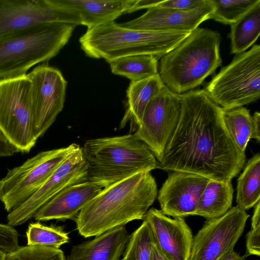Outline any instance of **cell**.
Masks as SVG:
<instances>
[{"label": "cell", "instance_id": "cell-1", "mask_svg": "<svg viewBox=\"0 0 260 260\" xmlns=\"http://www.w3.org/2000/svg\"><path fill=\"white\" fill-rule=\"evenodd\" d=\"M221 109L204 89L181 94L179 119L158 162L159 168L216 181H231L237 176L246 156L226 130Z\"/></svg>", "mask_w": 260, "mask_h": 260}, {"label": "cell", "instance_id": "cell-2", "mask_svg": "<svg viewBox=\"0 0 260 260\" xmlns=\"http://www.w3.org/2000/svg\"><path fill=\"white\" fill-rule=\"evenodd\" d=\"M157 196V184L150 172L133 175L104 188L88 203L75 219L77 230L88 238L144 220Z\"/></svg>", "mask_w": 260, "mask_h": 260}, {"label": "cell", "instance_id": "cell-3", "mask_svg": "<svg viewBox=\"0 0 260 260\" xmlns=\"http://www.w3.org/2000/svg\"><path fill=\"white\" fill-rule=\"evenodd\" d=\"M82 151L87 165V180L103 188L159 168L154 154L134 134L88 140Z\"/></svg>", "mask_w": 260, "mask_h": 260}, {"label": "cell", "instance_id": "cell-4", "mask_svg": "<svg viewBox=\"0 0 260 260\" xmlns=\"http://www.w3.org/2000/svg\"><path fill=\"white\" fill-rule=\"evenodd\" d=\"M221 36L215 30L198 27L164 55L158 74L172 91L182 94L202 84L221 64Z\"/></svg>", "mask_w": 260, "mask_h": 260}, {"label": "cell", "instance_id": "cell-5", "mask_svg": "<svg viewBox=\"0 0 260 260\" xmlns=\"http://www.w3.org/2000/svg\"><path fill=\"white\" fill-rule=\"evenodd\" d=\"M191 32L129 29L114 21L87 29L79 39L86 55L109 63L121 57L151 55L157 59L175 48Z\"/></svg>", "mask_w": 260, "mask_h": 260}, {"label": "cell", "instance_id": "cell-6", "mask_svg": "<svg viewBox=\"0 0 260 260\" xmlns=\"http://www.w3.org/2000/svg\"><path fill=\"white\" fill-rule=\"evenodd\" d=\"M76 25L44 23L0 40V80L26 75L33 66L55 56Z\"/></svg>", "mask_w": 260, "mask_h": 260}, {"label": "cell", "instance_id": "cell-7", "mask_svg": "<svg viewBox=\"0 0 260 260\" xmlns=\"http://www.w3.org/2000/svg\"><path fill=\"white\" fill-rule=\"evenodd\" d=\"M209 98L223 109L256 102L260 96V46L236 54L206 87Z\"/></svg>", "mask_w": 260, "mask_h": 260}, {"label": "cell", "instance_id": "cell-8", "mask_svg": "<svg viewBox=\"0 0 260 260\" xmlns=\"http://www.w3.org/2000/svg\"><path fill=\"white\" fill-rule=\"evenodd\" d=\"M30 90L27 74L0 80V131L23 153H28L37 141L33 133Z\"/></svg>", "mask_w": 260, "mask_h": 260}, {"label": "cell", "instance_id": "cell-9", "mask_svg": "<svg viewBox=\"0 0 260 260\" xmlns=\"http://www.w3.org/2000/svg\"><path fill=\"white\" fill-rule=\"evenodd\" d=\"M78 144L42 151L8 170L2 181L5 209L10 213L27 201L48 179Z\"/></svg>", "mask_w": 260, "mask_h": 260}, {"label": "cell", "instance_id": "cell-10", "mask_svg": "<svg viewBox=\"0 0 260 260\" xmlns=\"http://www.w3.org/2000/svg\"><path fill=\"white\" fill-rule=\"evenodd\" d=\"M31 81L34 136H43L62 111L67 82L57 69L43 63L27 74Z\"/></svg>", "mask_w": 260, "mask_h": 260}, {"label": "cell", "instance_id": "cell-11", "mask_svg": "<svg viewBox=\"0 0 260 260\" xmlns=\"http://www.w3.org/2000/svg\"><path fill=\"white\" fill-rule=\"evenodd\" d=\"M181 94L165 85L147 105L140 126L134 133L154 154L158 162L178 124Z\"/></svg>", "mask_w": 260, "mask_h": 260}, {"label": "cell", "instance_id": "cell-12", "mask_svg": "<svg viewBox=\"0 0 260 260\" xmlns=\"http://www.w3.org/2000/svg\"><path fill=\"white\" fill-rule=\"evenodd\" d=\"M53 22L81 25L77 14L58 6L54 0H0V40Z\"/></svg>", "mask_w": 260, "mask_h": 260}, {"label": "cell", "instance_id": "cell-13", "mask_svg": "<svg viewBox=\"0 0 260 260\" xmlns=\"http://www.w3.org/2000/svg\"><path fill=\"white\" fill-rule=\"evenodd\" d=\"M249 216L236 206L220 217L207 219L193 237L188 260H218L234 249Z\"/></svg>", "mask_w": 260, "mask_h": 260}, {"label": "cell", "instance_id": "cell-14", "mask_svg": "<svg viewBox=\"0 0 260 260\" xmlns=\"http://www.w3.org/2000/svg\"><path fill=\"white\" fill-rule=\"evenodd\" d=\"M86 181H88L87 165L82 148L77 145L45 183L27 201L9 213L7 224L14 227L25 223L34 218L37 211L62 189Z\"/></svg>", "mask_w": 260, "mask_h": 260}, {"label": "cell", "instance_id": "cell-15", "mask_svg": "<svg viewBox=\"0 0 260 260\" xmlns=\"http://www.w3.org/2000/svg\"><path fill=\"white\" fill-rule=\"evenodd\" d=\"M209 180L193 173L173 171L158 191L160 210L173 218L195 215L200 198Z\"/></svg>", "mask_w": 260, "mask_h": 260}, {"label": "cell", "instance_id": "cell-16", "mask_svg": "<svg viewBox=\"0 0 260 260\" xmlns=\"http://www.w3.org/2000/svg\"><path fill=\"white\" fill-rule=\"evenodd\" d=\"M214 10L211 0L189 11H179L157 6L148 9L141 16L119 25L123 27L149 31L192 32L209 19Z\"/></svg>", "mask_w": 260, "mask_h": 260}, {"label": "cell", "instance_id": "cell-17", "mask_svg": "<svg viewBox=\"0 0 260 260\" xmlns=\"http://www.w3.org/2000/svg\"><path fill=\"white\" fill-rule=\"evenodd\" d=\"M144 219L151 230L155 243L169 260H188L193 236L183 218H171L160 210L151 208Z\"/></svg>", "mask_w": 260, "mask_h": 260}, {"label": "cell", "instance_id": "cell-18", "mask_svg": "<svg viewBox=\"0 0 260 260\" xmlns=\"http://www.w3.org/2000/svg\"><path fill=\"white\" fill-rule=\"evenodd\" d=\"M103 189L97 183L86 181L62 189L36 213L35 220L75 219L81 210Z\"/></svg>", "mask_w": 260, "mask_h": 260}, {"label": "cell", "instance_id": "cell-19", "mask_svg": "<svg viewBox=\"0 0 260 260\" xmlns=\"http://www.w3.org/2000/svg\"><path fill=\"white\" fill-rule=\"evenodd\" d=\"M129 235L120 226L72 247L66 260H121Z\"/></svg>", "mask_w": 260, "mask_h": 260}, {"label": "cell", "instance_id": "cell-20", "mask_svg": "<svg viewBox=\"0 0 260 260\" xmlns=\"http://www.w3.org/2000/svg\"><path fill=\"white\" fill-rule=\"evenodd\" d=\"M136 0H54L58 6L77 14L81 25L91 28L114 21L127 13Z\"/></svg>", "mask_w": 260, "mask_h": 260}, {"label": "cell", "instance_id": "cell-21", "mask_svg": "<svg viewBox=\"0 0 260 260\" xmlns=\"http://www.w3.org/2000/svg\"><path fill=\"white\" fill-rule=\"evenodd\" d=\"M165 86L158 73L147 78L131 81L126 91V107L120 123L122 128L128 123L130 133L140 126L144 111L149 102Z\"/></svg>", "mask_w": 260, "mask_h": 260}, {"label": "cell", "instance_id": "cell-22", "mask_svg": "<svg viewBox=\"0 0 260 260\" xmlns=\"http://www.w3.org/2000/svg\"><path fill=\"white\" fill-rule=\"evenodd\" d=\"M233 193L231 181L209 180L200 198L195 215L208 219L224 215L232 208Z\"/></svg>", "mask_w": 260, "mask_h": 260}, {"label": "cell", "instance_id": "cell-23", "mask_svg": "<svg viewBox=\"0 0 260 260\" xmlns=\"http://www.w3.org/2000/svg\"><path fill=\"white\" fill-rule=\"evenodd\" d=\"M260 34V1L231 25L229 37L231 53L244 52L257 40Z\"/></svg>", "mask_w": 260, "mask_h": 260}, {"label": "cell", "instance_id": "cell-24", "mask_svg": "<svg viewBox=\"0 0 260 260\" xmlns=\"http://www.w3.org/2000/svg\"><path fill=\"white\" fill-rule=\"evenodd\" d=\"M237 179L236 203L241 210L246 211L260 201V154L257 153L244 165Z\"/></svg>", "mask_w": 260, "mask_h": 260}, {"label": "cell", "instance_id": "cell-25", "mask_svg": "<svg viewBox=\"0 0 260 260\" xmlns=\"http://www.w3.org/2000/svg\"><path fill=\"white\" fill-rule=\"evenodd\" d=\"M158 59L151 55H136L121 57L110 61L113 74L137 81L158 73Z\"/></svg>", "mask_w": 260, "mask_h": 260}, {"label": "cell", "instance_id": "cell-26", "mask_svg": "<svg viewBox=\"0 0 260 260\" xmlns=\"http://www.w3.org/2000/svg\"><path fill=\"white\" fill-rule=\"evenodd\" d=\"M221 115L230 137L239 150L245 152L252 132L253 119L249 111L243 106L222 108Z\"/></svg>", "mask_w": 260, "mask_h": 260}, {"label": "cell", "instance_id": "cell-27", "mask_svg": "<svg viewBox=\"0 0 260 260\" xmlns=\"http://www.w3.org/2000/svg\"><path fill=\"white\" fill-rule=\"evenodd\" d=\"M154 240L151 230L145 220L131 235L121 260H150Z\"/></svg>", "mask_w": 260, "mask_h": 260}, {"label": "cell", "instance_id": "cell-28", "mask_svg": "<svg viewBox=\"0 0 260 260\" xmlns=\"http://www.w3.org/2000/svg\"><path fill=\"white\" fill-rule=\"evenodd\" d=\"M27 245L59 248L69 242L68 234L59 226H47L39 222L30 223L26 232Z\"/></svg>", "mask_w": 260, "mask_h": 260}, {"label": "cell", "instance_id": "cell-29", "mask_svg": "<svg viewBox=\"0 0 260 260\" xmlns=\"http://www.w3.org/2000/svg\"><path fill=\"white\" fill-rule=\"evenodd\" d=\"M214 10L210 19L224 24L231 25L260 0H211Z\"/></svg>", "mask_w": 260, "mask_h": 260}, {"label": "cell", "instance_id": "cell-30", "mask_svg": "<svg viewBox=\"0 0 260 260\" xmlns=\"http://www.w3.org/2000/svg\"><path fill=\"white\" fill-rule=\"evenodd\" d=\"M5 260H66V258L59 248L27 245L6 253Z\"/></svg>", "mask_w": 260, "mask_h": 260}, {"label": "cell", "instance_id": "cell-31", "mask_svg": "<svg viewBox=\"0 0 260 260\" xmlns=\"http://www.w3.org/2000/svg\"><path fill=\"white\" fill-rule=\"evenodd\" d=\"M19 247L16 230L8 224L0 223V249L8 253Z\"/></svg>", "mask_w": 260, "mask_h": 260}, {"label": "cell", "instance_id": "cell-32", "mask_svg": "<svg viewBox=\"0 0 260 260\" xmlns=\"http://www.w3.org/2000/svg\"><path fill=\"white\" fill-rule=\"evenodd\" d=\"M260 256V226L251 228L246 236L245 257L250 255Z\"/></svg>", "mask_w": 260, "mask_h": 260}, {"label": "cell", "instance_id": "cell-33", "mask_svg": "<svg viewBox=\"0 0 260 260\" xmlns=\"http://www.w3.org/2000/svg\"><path fill=\"white\" fill-rule=\"evenodd\" d=\"M205 0H167L162 1L157 6L179 11H189L200 6Z\"/></svg>", "mask_w": 260, "mask_h": 260}, {"label": "cell", "instance_id": "cell-34", "mask_svg": "<svg viewBox=\"0 0 260 260\" xmlns=\"http://www.w3.org/2000/svg\"><path fill=\"white\" fill-rule=\"evenodd\" d=\"M161 1L157 0H136L134 4L127 12V13H131L144 9H149L157 6Z\"/></svg>", "mask_w": 260, "mask_h": 260}, {"label": "cell", "instance_id": "cell-35", "mask_svg": "<svg viewBox=\"0 0 260 260\" xmlns=\"http://www.w3.org/2000/svg\"><path fill=\"white\" fill-rule=\"evenodd\" d=\"M252 116L253 125L251 139H254L258 142L260 140V114L258 112H255Z\"/></svg>", "mask_w": 260, "mask_h": 260}, {"label": "cell", "instance_id": "cell-36", "mask_svg": "<svg viewBox=\"0 0 260 260\" xmlns=\"http://www.w3.org/2000/svg\"><path fill=\"white\" fill-rule=\"evenodd\" d=\"M259 226H260V201L255 205L251 218V228Z\"/></svg>", "mask_w": 260, "mask_h": 260}, {"label": "cell", "instance_id": "cell-37", "mask_svg": "<svg viewBox=\"0 0 260 260\" xmlns=\"http://www.w3.org/2000/svg\"><path fill=\"white\" fill-rule=\"evenodd\" d=\"M150 260H169L159 249L156 244L152 245Z\"/></svg>", "mask_w": 260, "mask_h": 260}, {"label": "cell", "instance_id": "cell-38", "mask_svg": "<svg viewBox=\"0 0 260 260\" xmlns=\"http://www.w3.org/2000/svg\"><path fill=\"white\" fill-rule=\"evenodd\" d=\"M245 258L244 256L240 255L234 249H232L225 253L218 260H244Z\"/></svg>", "mask_w": 260, "mask_h": 260}, {"label": "cell", "instance_id": "cell-39", "mask_svg": "<svg viewBox=\"0 0 260 260\" xmlns=\"http://www.w3.org/2000/svg\"><path fill=\"white\" fill-rule=\"evenodd\" d=\"M6 253L0 249V260H5Z\"/></svg>", "mask_w": 260, "mask_h": 260}, {"label": "cell", "instance_id": "cell-40", "mask_svg": "<svg viewBox=\"0 0 260 260\" xmlns=\"http://www.w3.org/2000/svg\"><path fill=\"white\" fill-rule=\"evenodd\" d=\"M2 181L0 180V201L2 200Z\"/></svg>", "mask_w": 260, "mask_h": 260}]
</instances>
